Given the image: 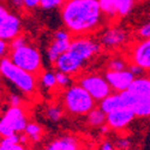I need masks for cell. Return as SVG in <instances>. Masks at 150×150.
I'll return each mask as SVG.
<instances>
[{
	"instance_id": "1",
	"label": "cell",
	"mask_w": 150,
	"mask_h": 150,
	"mask_svg": "<svg viewBox=\"0 0 150 150\" xmlns=\"http://www.w3.org/2000/svg\"><path fill=\"white\" fill-rule=\"evenodd\" d=\"M61 19L66 30L74 36H86L96 31L103 18L98 0H65Z\"/></svg>"
},
{
	"instance_id": "2",
	"label": "cell",
	"mask_w": 150,
	"mask_h": 150,
	"mask_svg": "<svg viewBox=\"0 0 150 150\" xmlns=\"http://www.w3.org/2000/svg\"><path fill=\"white\" fill-rule=\"evenodd\" d=\"M0 74L11 82L24 94H33L36 90V76L15 65L10 58L0 59Z\"/></svg>"
},
{
	"instance_id": "3",
	"label": "cell",
	"mask_w": 150,
	"mask_h": 150,
	"mask_svg": "<svg viewBox=\"0 0 150 150\" xmlns=\"http://www.w3.org/2000/svg\"><path fill=\"white\" fill-rule=\"evenodd\" d=\"M64 107L73 115H86L95 108V100L79 84L71 85L62 96Z\"/></svg>"
},
{
	"instance_id": "4",
	"label": "cell",
	"mask_w": 150,
	"mask_h": 150,
	"mask_svg": "<svg viewBox=\"0 0 150 150\" xmlns=\"http://www.w3.org/2000/svg\"><path fill=\"white\" fill-rule=\"evenodd\" d=\"M8 58L15 65L35 74V76L42 73L41 54L39 52V49L29 43L16 49H11Z\"/></svg>"
},
{
	"instance_id": "5",
	"label": "cell",
	"mask_w": 150,
	"mask_h": 150,
	"mask_svg": "<svg viewBox=\"0 0 150 150\" xmlns=\"http://www.w3.org/2000/svg\"><path fill=\"white\" fill-rule=\"evenodd\" d=\"M28 125L27 115L21 107H10L0 119V136L8 137L23 132Z\"/></svg>"
},
{
	"instance_id": "6",
	"label": "cell",
	"mask_w": 150,
	"mask_h": 150,
	"mask_svg": "<svg viewBox=\"0 0 150 150\" xmlns=\"http://www.w3.org/2000/svg\"><path fill=\"white\" fill-rule=\"evenodd\" d=\"M100 49H101V43L86 36H76L71 40L67 52L74 59H77L81 64L85 65V62H88L100 53Z\"/></svg>"
},
{
	"instance_id": "7",
	"label": "cell",
	"mask_w": 150,
	"mask_h": 150,
	"mask_svg": "<svg viewBox=\"0 0 150 150\" xmlns=\"http://www.w3.org/2000/svg\"><path fill=\"white\" fill-rule=\"evenodd\" d=\"M79 85L90 94V96L95 101L101 102L103 98L112 94V88L109 86L108 82L106 81L105 76L96 73L85 74L79 79Z\"/></svg>"
},
{
	"instance_id": "8",
	"label": "cell",
	"mask_w": 150,
	"mask_h": 150,
	"mask_svg": "<svg viewBox=\"0 0 150 150\" xmlns=\"http://www.w3.org/2000/svg\"><path fill=\"white\" fill-rule=\"evenodd\" d=\"M129 60L144 71H150V39H142L130 48Z\"/></svg>"
},
{
	"instance_id": "9",
	"label": "cell",
	"mask_w": 150,
	"mask_h": 150,
	"mask_svg": "<svg viewBox=\"0 0 150 150\" xmlns=\"http://www.w3.org/2000/svg\"><path fill=\"white\" fill-rule=\"evenodd\" d=\"M137 101V98L129 91H120V93H115V94H110L109 96H107L106 98H103L101 102H100V108H101L106 114L110 113L115 109L119 108H124V107H131L134 102Z\"/></svg>"
},
{
	"instance_id": "10",
	"label": "cell",
	"mask_w": 150,
	"mask_h": 150,
	"mask_svg": "<svg viewBox=\"0 0 150 150\" xmlns=\"http://www.w3.org/2000/svg\"><path fill=\"white\" fill-rule=\"evenodd\" d=\"M71 40V34L67 30H58L54 33L53 41L47 48V58L52 64H54L57 59L69 49Z\"/></svg>"
},
{
	"instance_id": "11",
	"label": "cell",
	"mask_w": 150,
	"mask_h": 150,
	"mask_svg": "<svg viewBox=\"0 0 150 150\" xmlns=\"http://www.w3.org/2000/svg\"><path fill=\"white\" fill-rule=\"evenodd\" d=\"M106 81L108 82L112 90L117 93L125 91L129 89V86L136 78L129 70H122V71H110L107 70L103 74Z\"/></svg>"
},
{
	"instance_id": "12",
	"label": "cell",
	"mask_w": 150,
	"mask_h": 150,
	"mask_svg": "<svg viewBox=\"0 0 150 150\" xmlns=\"http://www.w3.org/2000/svg\"><path fill=\"white\" fill-rule=\"evenodd\" d=\"M127 41V33L120 27H109L100 37V43L106 48H118Z\"/></svg>"
},
{
	"instance_id": "13",
	"label": "cell",
	"mask_w": 150,
	"mask_h": 150,
	"mask_svg": "<svg viewBox=\"0 0 150 150\" xmlns=\"http://www.w3.org/2000/svg\"><path fill=\"white\" fill-rule=\"evenodd\" d=\"M134 117L136 115L131 108L124 107V108H119V109H115L113 112H110V113H108L106 118V122L109 126V129L121 130L124 127H126L134 119Z\"/></svg>"
},
{
	"instance_id": "14",
	"label": "cell",
	"mask_w": 150,
	"mask_h": 150,
	"mask_svg": "<svg viewBox=\"0 0 150 150\" xmlns=\"http://www.w3.org/2000/svg\"><path fill=\"white\" fill-rule=\"evenodd\" d=\"M21 18L15 13H10L4 23L0 25V39L11 42L21 34Z\"/></svg>"
},
{
	"instance_id": "15",
	"label": "cell",
	"mask_w": 150,
	"mask_h": 150,
	"mask_svg": "<svg viewBox=\"0 0 150 150\" xmlns=\"http://www.w3.org/2000/svg\"><path fill=\"white\" fill-rule=\"evenodd\" d=\"M127 90L137 100L150 101V78L149 77H137V78H134Z\"/></svg>"
},
{
	"instance_id": "16",
	"label": "cell",
	"mask_w": 150,
	"mask_h": 150,
	"mask_svg": "<svg viewBox=\"0 0 150 150\" xmlns=\"http://www.w3.org/2000/svg\"><path fill=\"white\" fill-rule=\"evenodd\" d=\"M45 150H79L78 141L73 137L64 136L52 141Z\"/></svg>"
},
{
	"instance_id": "17",
	"label": "cell",
	"mask_w": 150,
	"mask_h": 150,
	"mask_svg": "<svg viewBox=\"0 0 150 150\" xmlns=\"http://www.w3.org/2000/svg\"><path fill=\"white\" fill-rule=\"evenodd\" d=\"M117 17H126L134 7L136 0H110Z\"/></svg>"
},
{
	"instance_id": "18",
	"label": "cell",
	"mask_w": 150,
	"mask_h": 150,
	"mask_svg": "<svg viewBox=\"0 0 150 150\" xmlns=\"http://www.w3.org/2000/svg\"><path fill=\"white\" fill-rule=\"evenodd\" d=\"M107 114L101 108H93L88 114H86V121L93 127H101L106 124Z\"/></svg>"
},
{
	"instance_id": "19",
	"label": "cell",
	"mask_w": 150,
	"mask_h": 150,
	"mask_svg": "<svg viewBox=\"0 0 150 150\" xmlns=\"http://www.w3.org/2000/svg\"><path fill=\"white\" fill-rule=\"evenodd\" d=\"M0 150H24L23 145L19 143V134H12L8 137H3L0 142Z\"/></svg>"
},
{
	"instance_id": "20",
	"label": "cell",
	"mask_w": 150,
	"mask_h": 150,
	"mask_svg": "<svg viewBox=\"0 0 150 150\" xmlns=\"http://www.w3.org/2000/svg\"><path fill=\"white\" fill-rule=\"evenodd\" d=\"M130 108L132 109L136 117H139V118H149L150 117V101L137 100Z\"/></svg>"
},
{
	"instance_id": "21",
	"label": "cell",
	"mask_w": 150,
	"mask_h": 150,
	"mask_svg": "<svg viewBox=\"0 0 150 150\" xmlns=\"http://www.w3.org/2000/svg\"><path fill=\"white\" fill-rule=\"evenodd\" d=\"M40 82L41 85L43 86L45 89L47 90H53L54 88L58 86L57 83V77H55V73L52 71H45L40 74Z\"/></svg>"
},
{
	"instance_id": "22",
	"label": "cell",
	"mask_w": 150,
	"mask_h": 150,
	"mask_svg": "<svg viewBox=\"0 0 150 150\" xmlns=\"http://www.w3.org/2000/svg\"><path fill=\"white\" fill-rule=\"evenodd\" d=\"M25 134L29 137V139L34 142H39L41 139V133H42V127L36 122H28L25 130H24Z\"/></svg>"
},
{
	"instance_id": "23",
	"label": "cell",
	"mask_w": 150,
	"mask_h": 150,
	"mask_svg": "<svg viewBox=\"0 0 150 150\" xmlns=\"http://www.w3.org/2000/svg\"><path fill=\"white\" fill-rule=\"evenodd\" d=\"M45 114L48 120L51 121H59L62 118V108L58 105H49L46 108Z\"/></svg>"
},
{
	"instance_id": "24",
	"label": "cell",
	"mask_w": 150,
	"mask_h": 150,
	"mask_svg": "<svg viewBox=\"0 0 150 150\" xmlns=\"http://www.w3.org/2000/svg\"><path fill=\"white\" fill-rule=\"evenodd\" d=\"M127 64L126 61L121 58H114L109 60L108 62V70L110 71H122V70H126Z\"/></svg>"
},
{
	"instance_id": "25",
	"label": "cell",
	"mask_w": 150,
	"mask_h": 150,
	"mask_svg": "<svg viewBox=\"0 0 150 150\" xmlns=\"http://www.w3.org/2000/svg\"><path fill=\"white\" fill-rule=\"evenodd\" d=\"M64 3H65V0H41L40 1V7L42 10L48 11V10L61 7Z\"/></svg>"
},
{
	"instance_id": "26",
	"label": "cell",
	"mask_w": 150,
	"mask_h": 150,
	"mask_svg": "<svg viewBox=\"0 0 150 150\" xmlns=\"http://www.w3.org/2000/svg\"><path fill=\"white\" fill-rule=\"evenodd\" d=\"M55 77H57V83H58L59 86H67L71 83L70 74L64 73L61 71H57L55 72Z\"/></svg>"
},
{
	"instance_id": "27",
	"label": "cell",
	"mask_w": 150,
	"mask_h": 150,
	"mask_svg": "<svg viewBox=\"0 0 150 150\" xmlns=\"http://www.w3.org/2000/svg\"><path fill=\"white\" fill-rule=\"evenodd\" d=\"M27 43H28L27 37L24 35H22V34H19L16 39H13L10 42V48L11 49H16V48H19V47H22L24 45H27Z\"/></svg>"
},
{
	"instance_id": "28",
	"label": "cell",
	"mask_w": 150,
	"mask_h": 150,
	"mask_svg": "<svg viewBox=\"0 0 150 150\" xmlns=\"http://www.w3.org/2000/svg\"><path fill=\"white\" fill-rule=\"evenodd\" d=\"M138 36L141 39H150V22H146L138 29Z\"/></svg>"
},
{
	"instance_id": "29",
	"label": "cell",
	"mask_w": 150,
	"mask_h": 150,
	"mask_svg": "<svg viewBox=\"0 0 150 150\" xmlns=\"http://www.w3.org/2000/svg\"><path fill=\"white\" fill-rule=\"evenodd\" d=\"M129 71L133 74L136 78L137 77H142V74L144 72V70L142 67H139L138 65H136V64H132V62H130V65H129Z\"/></svg>"
},
{
	"instance_id": "30",
	"label": "cell",
	"mask_w": 150,
	"mask_h": 150,
	"mask_svg": "<svg viewBox=\"0 0 150 150\" xmlns=\"http://www.w3.org/2000/svg\"><path fill=\"white\" fill-rule=\"evenodd\" d=\"M10 43L3 39H0V58H5L6 54L8 53Z\"/></svg>"
},
{
	"instance_id": "31",
	"label": "cell",
	"mask_w": 150,
	"mask_h": 150,
	"mask_svg": "<svg viewBox=\"0 0 150 150\" xmlns=\"http://www.w3.org/2000/svg\"><path fill=\"white\" fill-rule=\"evenodd\" d=\"M8 102H10V106H11V107H19L22 100H21V97H19L18 95L11 94V95L8 96Z\"/></svg>"
},
{
	"instance_id": "32",
	"label": "cell",
	"mask_w": 150,
	"mask_h": 150,
	"mask_svg": "<svg viewBox=\"0 0 150 150\" xmlns=\"http://www.w3.org/2000/svg\"><path fill=\"white\" fill-rule=\"evenodd\" d=\"M40 1L41 0H24V7L28 10L36 8L37 6H40Z\"/></svg>"
},
{
	"instance_id": "33",
	"label": "cell",
	"mask_w": 150,
	"mask_h": 150,
	"mask_svg": "<svg viewBox=\"0 0 150 150\" xmlns=\"http://www.w3.org/2000/svg\"><path fill=\"white\" fill-rule=\"evenodd\" d=\"M10 15L8 10L4 6V5H0V25L4 23V21L7 18V16Z\"/></svg>"
},
{
	"instance_id": "34",
	"label": "cell",
	"mask_w": 150,
	"mask_h": 150,
	"mask_svg": "<svg viewBox=\"0 0 150 150\" xmlns=\"http://www.w3.org/2000/svg\"><path fill=\"white\" fill-rule=\"evenodd\" d=\"M10 4L17 10L24 8V0H8Z\"/></svg>"
},
{
	"instance_id": "35",
	"label": "cell",
	"mask_w": 150,
	"mask_h": 150,
	"mask_svg": "<svg viewBox=\"0 0 150 150\" xmlns=\"http://www.w3.org/2000/svg\"><path fill=\"white\" fill-rule=\"evenodd\" d=\"M129 146H130V142H129V141H126V139H120V141H118V148H120V149H122V150H127Z\"/></svg>"
},
{
	"instance_id": "36",
	"label": "cell",
	"mask_w": 150,
	"mask_h": 150,
	"mask_svg": "<svg viewBox=\"0 0 150 150\" xmlns=\"http://www.w3.org/2000/svg\"><path fill=\"white\" fill-rule=\"evenodd\" d=\"M101 150H115V149L109 142H103V144L101 145Z\"/></svg>"
},
{
	"instance_id": "37",
	"label": "cell",
	"mask_w": 150,
	"mask_h": 150,
	"mask_svg": "<svg viewBox=\"0 0 150 150\" xmlns=\"http://www.w3.org/2000/svg\"><path fill=\"white\" fill-rule=\"evenodd\" d=\"M28 141H29V137L27 134H19V143L21 144H23V145L27 144Z\"/></svg>"
},
{
	"instance_id": "38",
	"label": "cell",
	"mask_w": 150,
	"mask_h": 150,
	"mask_svg": "<svg viewBox=\"0 0 150 150\" xmlns=\"http://www.w3.org/2000/svg\"><path fill=\"white\" fill-rule=\"evenodd\" d=\"M29 150H33V149H29Z\"/></svg>"
}]
</instances>
